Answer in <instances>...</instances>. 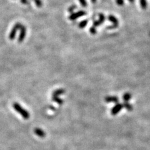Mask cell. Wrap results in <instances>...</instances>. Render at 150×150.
<instances>
[{"label": "cell", "instance_id": "1", "mask_svg": "<svg viewBox=\"0 0 150 150\" xmlns=\"http://www.w3.org/2000/svg\"><path fill=\"white\" fill-rule=\"evenodd\" d=\"M13 107L15 109L16 111H17L18 113H20L22 117L25 119H28L30 118V113L26 111V109H24L21 105L18 103H14L13 104Z\"/></svg>", "mask_w": 150, "mask_h": 150}, {"label": "cell", "instance_id": "2", "mask_svg": "<svg viewBox=\"0 0 150 150\" xmlns=\"http://www.w3.org/2000/svg\"><path fill=\"white\" fill-rule=\"evenodd\" d=\"M21 26H22V25L20 23H18L16 24V25H15V26H14L13 28L11 33H9V39H11V40H13V39H15V36H16V34L18 30L19 29H20V28L21 27Z\"/></svg>", "mask_w": 150, "mask_h": 150}, {"label": "cell", "instance_id": "3", "mask_svg": "<svg viewBox=\"0 0 150 150\" xmlns=\"http://www.w3.org/2000/svg\"><path fill=\"white\" fill-rule=\"evenodd\" d=\"M108 20L113 23L112 26L108 27V29H114V28H116L118 26L119 24L118 20V19L116 18L115 16H114L112 15H110L108 16Z\"/></svg>", "mask_w": 150, "mask_h": 150}, {"label": "cell", "instance_id": "4", "mask_svg": "<svg viewBox=\"0 0 150 150\" xmlns=\"http://www.w3.org/2000/svg\"><path fill=\"white\" fill-rule=\"evenodd\" d=\"M123 104H121V103H116L115 106H114L113 108H112L111 111V114L113 116H115L116 114H118L119 112H120L121 110L123 109Z\"/></svg>", "mask_w": 150, "mask_h": 150}, {"label": "cell", "instance_id": "5", "mask_svg": "<svg viewBox=\"0 0 150 150\" xmlns=\"http://www.w3.org/2000/svg\"><path fill=\"white\" fill-rule=\"evenodd\" d=\"M26 28L25 26L22 25L21 27L20 28V36L18 38V42L19 43H22L25 39V37H26Z\"/></svg>", "mask_w": 150, "mask_h": 150}, {"label": "cell", "instance_id": "6", "mask_svg": "<svg viewBox=\"0 0 150 150\" xmlns=\"http://www.w3.org/2000/svg\"><path fill=\"white\" fill-rule=\"evenodd\" d=\"M86 15V13L84 11H79L77 13H73L72 15H70L69 16V19L70 20L74 21L76 19H78V18H80L83 16Z\"/></svg>", "mask_w": 150, "mask_h": 150}, {"label": "cell", "instance_id": "7", "mask_svg": "<svg viewBox=\"0 0 150 150\" xmlns=\"http://www.w3.org/2000/svg\"><path fill=\"white\" fill-rule=\"evenodd\" d=\"M105 101L106 103H118L119 101V99L117 96H108L105 98Z\"/></svg>", "mask_w": 150, "mask_h": 150}, {"label": "cell", "instance_id": "8", "mask_svg": "<svg viewBox=\"0 0 150 150\" xmlns=\"http://www.w3.org/2000/svg\"><path fill=\"white\" fill-rule=\"evenodd\" d=\"M34 133L36 134L38 136L40 137V138H44L46 136V133L43 130L39 128H36L34 130Z\"/></svg>", "mask_w": 150, "mask_h": 150}, {"label": "cell", "instance_id": "9", "mask_svg": "<svg viewBox=\"0 0 150 150\" xmlns=\"http://www.w3.org/2000/svg\"><path fill=\"white\" fill-rule=\"evenodd\" d=\"M65 91L63 89H58L54 91L52 93V96H58L63 95V93H65Z\"/></svg>", "mask_w": 150, "mask_h": 150}, {"label": "cell", "instance_id": "10", "mask_svg": "<svg viewBox=\"0 0 150 150\" xmlns=\"http://www.w3.org/2000/svg\"><path fill=\"white\" fill-rule=\"evenodd\" d=\"M131 98V95L128 93H124L123 96V99L124 102H128L129 100Z\"/></svg>", "mask_w": 150, "mask_h": 150}, {"label": "cell", "instance_id": "11", "mask_svg": "<svg viewBox=\"0 0 150 150\" xmlns=\"http://www.w3.org/2000/svg\"><path fill=\"white\" fill-rule=\"evenodd\" d=\"M123 107H124V108H125L128 111H131L133 110V106H132V105L130 104L128 102H124V103L123 104Z\"/></svg>", "mask_w": 150, "mask_h": 150}, {"label": "cell", "instance_id": "12", "mask_svg": "<svg viewBox=\"0 0 150 150\" xmlns=\"http://www.w3.org/2000/svg\"><path fill=\"white\" fill-rule=\"evenodd\" d=\"M52 100L53 101L56 102V103H58L59 105L63 104V100L61 99L60 98H59L58 96H52Z\"/></svg>", "mask_w": 150, "mask_h": 150}, {"label": "cell", "instance_id": "13", "mask_svg": "<svg viewBox=\"0 0 150 150\" xmlns=\"http://www.w3.org/2000/svg\"><path fill=\"white\" fill-rule=\"evenodd\" d=\"M140 6H141L142 9H146V8H147V2H146V0H140Z\"/></svg>", "mask_w": 150, "mask_h": 150}, {"label": "cell", "instance_id": "14", "mask_svg": "<svg viewBox=\"0 0 150 150\" xmlns=\"http://www.w3.org/2000/svg\"><path fill=\"white\" fill-rule=\"evenodd\" d=\"M88 21L87 20L82 21H81L80 23H79V25H78V27H79V28H85V27L86 26V25H87V24H88Z\"/></svg>", "mask_w": 150, "mask_h": 150}, {"label": "cell", "instance_id": "15", "mask_svg": "<svg viewBox=\"0 0 150 150\" xmlns=\"http://www.w3.org/2000/svg\"><path fill=\"white\" fill-rule=\"evenodd\" d=\"M99 18H100V19H99L98 21H99V22H100V23L101 24L102 23H103V22L105 21V15H103V14H100L99 15Z\"/></svg>", "mask_w": 150, "mask_h": 150}, {"label": "cell", "instance_id": "16", "mask_svg": "<svg viewBox=\"0 0 150 150\" xmlns=\"http://www.w3.org/2000/svg\"><path fill=\"white\" fill-rule=\"evenodd\" d=\"M79 1L83 7L84 8L87 7V2L86 0H79Z\"/></svg>", "mask_w": 150, "mask_h": 150}, {"label": "cell", "instance_id": "17", "mask_svg": "<svg viewBox=\"0 0 150 150\" xmlns=\"http://www.w3.org/2000/svg\"><path fill=\"white\" fill-rule=\"evenodd\" d=\"M34 3H36V6L38 8H41L43 5V3H42V1H41V0H36V1H34Z\"/></svg>", "mask_w": 150, "mask_h": 150}, {"label": "cell", "instance_id": "18", "mask_svg": "<svg viewBox=\"0 0 150 150\" xmlns=\"http://www.w3.org/2000/svg\"><path fill=\"white\" fill-rule=\"evenodd\" d=\"M76 8H77V6H76V5H74V4H73V5L70 6L69 8H68V12L73 13V11H74V9H76Z\"/></svg>", "mask_w": 150, "mask_h": 150}, {"label": "cell", "instance_id": "19", "mask_svg": "<svg viewBox=\"0 0 150 150\" xmlns=\"http://www.w3.org/2000/svg\"><path fill=\"white\" fill-rule=\"evenodd\" d=\"M90 32L92 34H96V27L93 26L91 28H90Z\"/></svg>", "mask_w": 150, "mask_h": 150}, {"label": "cell", "instance_id": "20", "mask_svg": "<svg viewBox=\"0 0 150 150\" xmlns=\"http://www.w3.org/2000/svg\"><path fill=\"white\" fill-rule=\"evenodd\" d=\"M116 4L118 6H123L124 4V0H116Z\"/></svg>", "mask_w": 150, "mask_h": 150}, {"label": "cell", "instance_id": "21", "mask_svg": "<svg viewBox=\"0 0 150 150\" xmlns=\"http://www.w3.org/2000/svg\"><path fill=\"white\" fill-rule=\"evenodd\" d=\"M21 2V3H23V4H28V0H20Z\"/></svg>", "mask_w": 150, "mask_h": 150}, {"label": "cell", "instance_id": "22", "mask_svg": "<svg viewBox=\"0 0 150 150\" xmlns=\"http://www.w3.org/2000/svg\"><path fill=\"white\" fill-rule=\"evenodd\" d=\"M128 1H130V3H134V1H135V0H128Z\"/></svg>", "mask_w": 150, "mask_h": 150}, {"label": "cell", "instance_id": "23", "mask_svg": "<svg viewBox=\"0 0 150 150\" xmlns=\"http://www.w3.org/2000/svg\"><path fill=\"white\" fill-rule=\"evenodd\" d=\"M96 1V0H91V2L93 3H95Z\"/></svg>", "mask_w": 150, "mask_h": 150}, {"label": "cell", "instance_id": "24", "mask_svg": "<svg viewBox=\"0 0 150 150\" xmlns=\"http://www.w3.org/2000/svg\"><path fill=\"white\" fill-rule=\"evenodd\" d=\"M33 1H36V0H33Z\"/></svg>", "mask_w": 150, "mask_h": 150}]
</instances>
